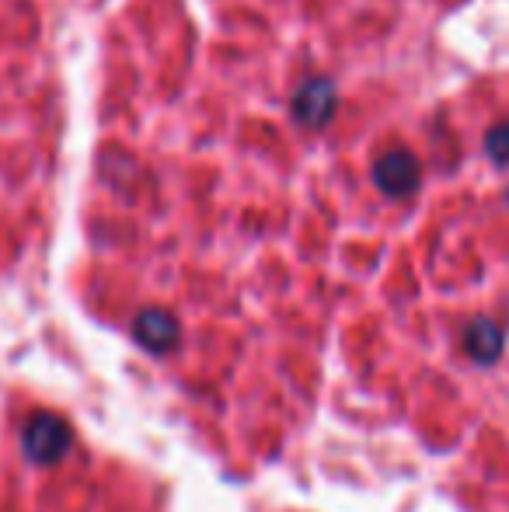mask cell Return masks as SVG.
<instances>
[{
	"instance_id": "1",
	"label": "cell",
	"mask_w": 509,
	"mask_h": 512,
	"mask_svg": "<svg viewBox=\"0 0 509 512\" xmlns=\"http://www.w3.org/2000/svg\"><path fill=\"white\" fill-rule=\"evenodd\" d=\"M70 443H74L70 425L60 415H53V411H35L25 422V432H21V450L35 464H56V460H63Z\"/></svg>"
},
{
	"instance_id": "2",
	"label": "cell",
	"mask_w": 509,
	"mask_h": 512,
	"mask_svg": "<svg viewBox=\"0 0 509 512\" xmlns=\"http://www.w3.org/2000/svg\"><path fill=\"white\" fill-rule=\"evenodd\" d=\"M374 182L384 196L405 199L422 185V168L415 161V154H408V150H387L381 161L374 164Z\"/></svg>"
},
{
	"instance_id": "3",
	"label": "cell",
	"mask_w": 509,
	"mask_h": 512,
	"mask_svg": "<svg viewBox=\"0 0 509 512\" xmlns=\"http://www.w3.org/2000/svg\"><path fill=\"white\" fill-rule=\"evenodd\" d=\"M335 112V88L328 81H311L293 98V115L304 126H325Z\"/></svg>"
},
{
	"instance_id": "4",
	"label": "cell",
	"mask_w": 509,
	"mask_h": 512,
	"mask_svg": "<svg viewBox=\"0 0 509 512\" xmlns=\"http://www.w3.org/2000/svg\"><path fill=\"white\" fill-rule=\"evenodd\" d=\"M133 335L143 349L168 352V349H175V342H178V321L171 314H164V310H143L133 324Z\"/></svg>"
},
{
	"instance_id": "5",
	"label": "cell",
	"mask_w": 509,
	"mask_h": 512,
	"mask_svg": "<svg viewBox=\"0 0 509 512\" xmlns=\"http://www.w3.org/2000/svg\"><path fill=\"white\" fill-rule=\"evenodd\" d=\"M485 154H489L499 168H506L509 164V122H499V126L489 129V136H485Z\"/></svg>"
},
{
	"instance_id": "6",
	"label": "cell",
	"mask_w": 509,
	"mask_h": 512,
	"mask_svg": "<svg viewBox=\"0 0 509 512\" xmlns=\"http://www.w3.org/2000/svg\"><path fill=\"white\" fill-rule=\"evenodd\" d=\"M468 345H471V352H475L478 359H492L499 352V331L492 328V324H478V328L471 331Z\"/></svg>"
}]
</instances>
